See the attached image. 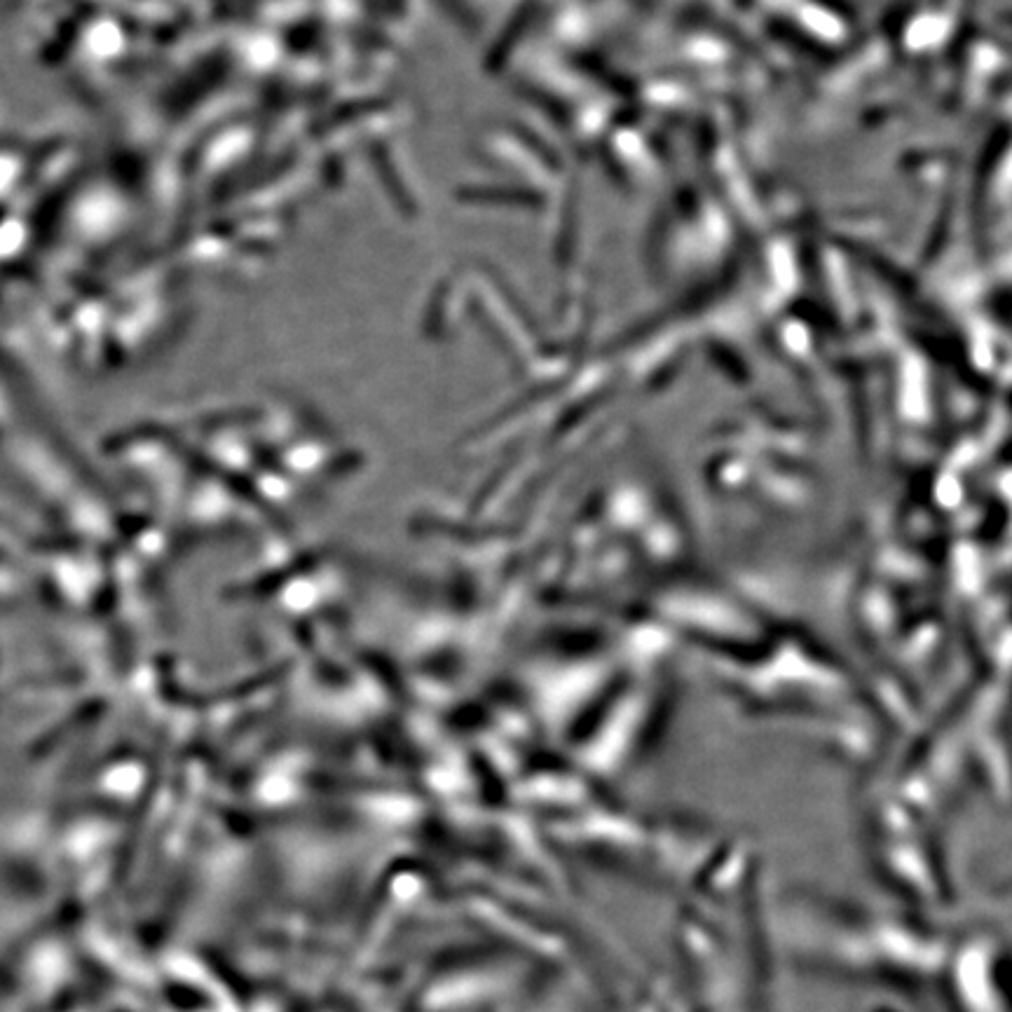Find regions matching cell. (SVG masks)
Segmentation results:
<instances>
[]
</instances>
